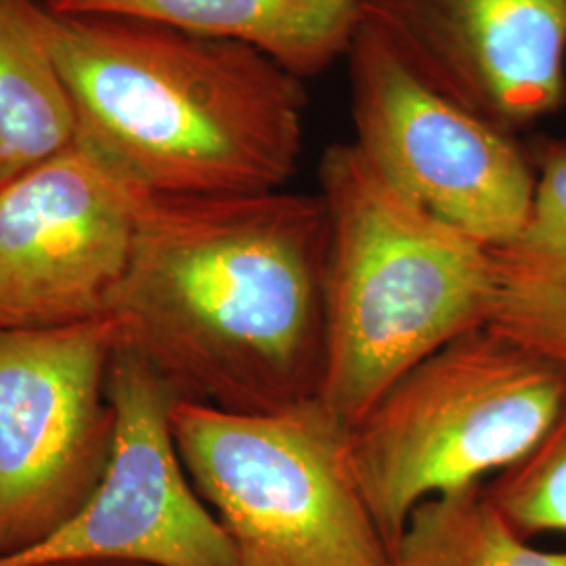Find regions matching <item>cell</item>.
Segmentation results:
<instances>
[{
  "label": "cell",
  "instance_id": "obj_6",
  "mask_svg": "<svg viewBox=\"0 0 566 566\" xmlns=\"http://www.w3.org/2000/svg\"><path fill=\"white\" fill-rule=\"evenodd\" d=\"M112 317L55 329H0V560L67 523L107 474L118 418Z\"/></svg>",
  "mask_w": 566,
  "mask_h": 566
},
{
  "label": "cell",
  "instance_id": "obj_11",
  "mask_svg": "<svg viewBox=\"0 0 566 566\" xmlns=\"http://www.w3.org/2000/svg\"><path fill=\"white\" fill-rule=\"evenodd\" d=\"M53 13H114L242 42L301 81L348 55L361 0H44Z\"/></svg>",
  "mask_w": 566,
  "mask_h": 566
},
{
  "label": "cell",
  "instance_id": "obj_8",
  "mask_svg": "<svg viewBox=\"0 0 566 566\" xmlns=\"http://www.w3.org/2000/svg\"><path fill=\"white\" fill-rule=\"evenodd\" d=\"M135 202L137 189L76 142L0 185V329L109 317Z\"/></svg>",
  "mask_w": 566,
  "mask_h": 566
},
{
  "label": "cell",
  "instance_id": "obj_10",
  "mask_svg": "<svg viewBox=\"0 0 566 566\" xmlns=\"http://www.w3.org/2000/svg\"><path fill=\"white\" fill-rule=\"evenodd\" d=\"M428 86L514 135L566 99V0H361Z\"/></svg>",
  "mask_w": 566,
  "mask_h": 566
},
{
  "label": "cell",
  "instance_id": "obj_3",
  "mask_svg": "<svg viewBox=\"0 0 566 566\" xmlns=\"http://www.w3.org/2000/svg\"><path fill=\"white\" fill-rule=\"evenodd\" d=\"M317 172L329 214L319 401L353 426L405 371L486 324L491 254L386 181L355 143L329 145Z\"/></svg>",
  "mask_w": 566,
  "mask_h": 566
},
{
  "label": "cell",
  "instance_id": "obj_12",
  "mask_svg": "<svg viewBox=\"0 0 566 566\" xmlns=\"http://www.w3.org/2000/svg\"><path fill=\"white\" fill-rule=\"evenodd\" d=\"M535 196L525 224L491 254L486 327L566 367V142L535 154Z\"/></svg>",
  "mask_w": 566,
  "mask_h": 566
},
{
  "label": "cell",
  "instance_id": "obj_2",
  "mask_svg": "<svg viewBox=\"0 0 566 566\" xmlns=\"http://www.w3.org/2000/svg\"><path fill=\"white\" fill-rule=\"evenodd\" d=\"M46 34L76 143L126 185L243 196L294 177L308 95L261 51L114 13L49 9Z\"/></svg>",
  "mask_w": 566,
  "mask_h": 566
},
{
  "label": "cell",
  "instance_id": "obj_14",
  "mask_svg": "<svg viewBox=\"0 0 566 566\" xmlns=\"http://www.w3.org/2000/svg\"><path fill=\"white\" fill-rule=\"evenodd\" d=\"M390 566H566V549L533 546L493 504L485 483H474L416 507Z\"/></svg>",
  "mask_w": 566,
  "mask_h": 566
},
{
  "label": "cell",
  "instance_id": "obj_15",
  "mask_svg": "<svg viewBox=\"0 0 566 566\" xmlns=\"http://www.w3.org/2000/svg\"><path fill=\"white\" fill-rule=\"evenodd\" d=\"M486 493L528 542L547 533L566 535V395L539 443L495 474Z\"/></svg>",
  "mask_w": 566,
  "mask_h": 566
},
{
  "label": "cell",
  "instance_id": "obj_5",
  "mask_svg": "<svg viewBox=\"0 0 566 566\" xmlns=\"http://www.w3.org/2000/svg\"><path fill=\"white\" fill-rule=\"evenodd\" d=\"M170 426L235 566H390L348 465V426L319 399L254 416L175 403Z\"/></svg>",
  "mask_w": 566,
  "mask_h": 566
},
{
  "label": "cell",
  "instance_id": "obj_13",
  "mask_svg": "<svg viewBox=\"0 0 566 566\" xmlns=\"http://www.w3.org/2000/svg\"><path fill=\"white\" fill-rule=\"evenodd\" d=\"M44 0H0V185L76 142Z\"/></svg>",
  "mask_w": 566,
  "mask_h": 566
},
{
  "label": "cell",
  "instance_id": "obj_16",
  "mask_svg": "<svg viewBox=\"0 0 566 566\" xmlns=\"http://www.w3.org/2000/svg\"><path fill=\"white\" fill-rule=\"evenodd\" d=\"M55 566H151L142 565V563H124V560H91V563H72V565Z\"/></svg>",
  "mask_w": 566,
  "mask_h": 566
},
{
  "label": "cell",
  "instance_id": "obj_4",
  "mask_svg": "<svg viewBox=\"0 0 566 566\" xmlns=\"http://www.w3.org/2000/svg\"><path fill=\"white\" fill-rule=\"evenodd\" d=\"M565 395L566 367L486 325L388 386L348 426L346 458L390 554L422 502L521 462Z\"/></svg>",
  "mask_w": 566,
  "mask_h": 566
},
{
  "label": "cell",
  "instance_id": "obj_1",
  "mask_svg": "<svg viewBox=\"0 0 566 566\" xmlns=\"http://www.w3.org/2000/svg\"><path fill=\"white\" fill-rule=\"evenodd\" d=\"M329 214L319 193L137 189L109 317L175 403L282 413L319 399Z\"/></svg>",
  "mask_w": 566,
  "mask_h": 566
},
{
  "label": "cell",
  "instance_id": "obj_9",
  "mask_svg": "<svg viewBox=\"0 0 566 566\" xmlns=\"http://www.w3.org/2000/svg\"><path fill=\"white\" fill-rule=\"evenodd\" d=\"M109 397L118 434L102 485L55 533L0 566H235L223 526L182 465L170 426L175 399L122 344L109 367Z\"/></svg>",
  "mask_w": 566,
  "mask_h": 566
},
{
  "label": "cell",
  "instance_id": "obj_7",
  "mask_svg": "<svg viewBox=\"0 0 566 566\" xmlns=\"http://www.w3.org/2000/svg\"><path fill=\"white\" fill-rule=\"evenodd\" d=\"M346 57L355 145L371 166L486 248L512 240L535 196V164L512 135L420 81L365 23Z\"/></svg>",
  "mask_w": 566,
  "mask_h": 566
}]
</instances>
